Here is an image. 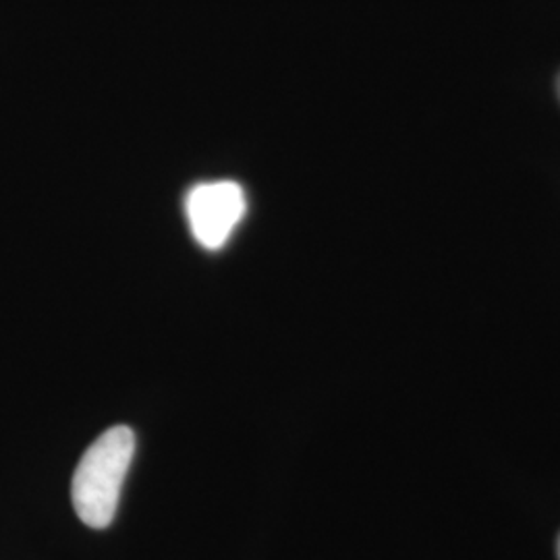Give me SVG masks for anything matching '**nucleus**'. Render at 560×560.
<instances>
[{"label":"nucleus","mask_w":560,"mask_h":560,"mask_svg":"<svg viewBox=\"0 0 560 560\" xmlns=\"http://www.w3.org/2000/svg\"><path fill=\"white\" fill-rule=\"evenodd\" d=\"M136 455L129 425H113L88 446L71 481L73 509L88 527H108L119 509L120 490Z\"/></svg>","instance_id":"obj_1"},{"label":"nucleus","mask_w":560,"mask_h":560,"mask_svg":"<svg viewBox=\"0 0 560 560\" xmlns=\"http://www.w3.org/2000/svg\"><path fill=\"white\" fill-rule=\"evenodd\" d=\"M245 191L235 180H212L196 185L185 198V214L194 240L201 247L221 249L245 217Z\"/></svg>","instance_id":"obj_2"},{"label":"nucleus","mask_w":560,"mask_h":560,"mask_svg":"<svg viewBox=\"0 0 560 560\" xmlns=\"http://www.w3.org/2000/svg\"><path fill=\"white\" fill-rule=\"evenodd\" d=\"M559 98H560V75H559Z\"/></svg>","instance_id":"obj_3"},{"label":"nucleus","mask_w":560,"mask_h":560,"mask_svg":"<svg viewBox=\"0 0 560 560\" xmlns=\"http://www.w3.org/2000/svg\"><path fill=\"white\" fill-rule=\"evenodd\" d=\"M559 560H560V538H559Z\"/></svg>","instance_id":"obj_4"}]
</instances>
